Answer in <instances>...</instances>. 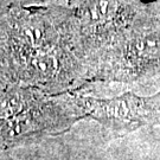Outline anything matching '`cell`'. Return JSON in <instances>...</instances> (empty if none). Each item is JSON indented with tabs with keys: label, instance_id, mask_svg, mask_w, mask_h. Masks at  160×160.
I'll return each instance as SVG.
<instances>
[{
	"label": "cell",
	"instance_id": "1",
	"mask_svg": "<svg viewBox=\"0 0 160 160\" xmlns=\"http://www.w3.org/2000/svg\"><path fill=\"white\" fill-rule=\"evenodd\" d=\"M148 107L143 98L132 94L113 100H92L87 106L95 119L115 127L142 123L149 114Z\"/></svg>",
	"mask_w": 160,
	"mask_h": 160
}]
</instances>
